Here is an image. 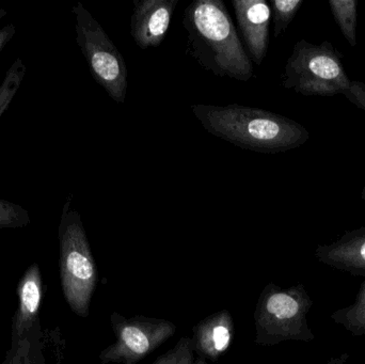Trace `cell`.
<instances>
[{
    "instance_id": "cell-1",
    "label": "cell",
    "mask_w": 365,
    "mask_h": 364,
    "mask_svg": "<svg viewBox=\"0 0 365 364\" xmlns=\"http://www.w3.org/2000/svg\"><path fill=\"white\" fill-rule=\"evenodd\" d=\"M186 53L217 77L248 81L255 76L233 19L221 0H195L182 13Z\"/></svg>"
},
{
    "instance_id": "cell-2",
    "label": "cell",
    "mask_w": 365,
    "mask_h": 364,
    "mask_svg": "<svg viewBox=\"0 0 365 364\" xmlns=\"http://www.w3.org/2000/svg\"><path fill=\"white\" fill-rule=\"evenodd\" d=\"M191 111L210 134L259 153H282L302 147L310 138L308 130L295 120L264 109L197 104Z\"/></svg>"
},
{
    "instance_id": "cell-3",
    "label": "cell",
    "mask_w": 365,
    "mask_h": 364,
    "mask_svg": "<svg viewBox=\"0 0 365 364\" xmlns=\"http://www.w3.org/2000/svg\"><path fill=\"white\" fill-rule=\"evenodd\" d=\"M312 306V298L302 284L281 288L270 282L255 307V343L274 346L287 341H313L315 335L308 323Z\"/></svg>"
},
{
    "instance_id": "cell-4",
    "label": "cell",
    "mask_w": 365,
    "mask_h": 364,
    "mask_svg": "<svg viewBox=\"0 0 365 364\" xmlns=\"http://www.w3.org/2000/svg\"><path fill=\"white\" fill-rule=\"evenodd\" d=\"M60 276L66 303L81 318L89 316L98 274L78 212L66 201L59 224Z\"/></svg>"
},
{
    "instance_id": "cell-5",
    "label": "cell",
    "mask_w": 365,
    "mask_h": 364,
    "mask_svg": "<svg viewBox=\"0 0 365 364\" xmlns=\"http://www.w3.org/2000/svg\"><path fill=\"white\" fill-rule=\"evenodd\" d=\"M342 59L329 41L321 44L298 41L285 64L282 85L304 96L344 95L353 80Z\"/></svg>"
},
{
    "instance_id": "cell-6",
    "label": "cell",
    "mask_w": 365,
    "mask_h": 364,
    "mask_svg": "<svg viewBox=\"0 0 365 364\" xmlns=\"http://www.w3.org/2000/svg\"><path fill=\"white\" fill-rule=\"evenodd\" d=\"M72 13L76 43L92 77L115 103L123 104L128 92V68L123 56L81 2L73 6Z\"/></svg>"
},
{
    "instance_id": "cell-7",
    "label": "cell",
    "mask_w": 365,
    "mask_h": 364,
    "mask_svg": "<svg viewBox=\"0 0 365 364\" xmlns=\"http://www.w3.org/2000/svg\"><path fill=\"white\" fill-rule=\"evenodd\" d=\"M110 323L117 341L101 353L104 364H137L177 333L170 321L143 316L128 318L113 312Z\"/></svg>"
},
{
    "instance_id": "cell-8",
    "label": "cell",
    "mask_w": 365,
    "mask_h": 364,
    "mask_svg": "<svg viewBox=\"0 0 365 364\" xmlns=\"http://www.w3.org/2000/svg\"><path fill=\"white\" fill-rule=\"evenodd\" d=\"M240 36L251 61L261 66L269 45L270 4L265 0H232Z\"/></svg>"
},
{
    "instance_id": "cell-9",
    "label": "cell",
    "mask_w": 365,
    "mask_h": 364,
    "mask_svg": "<svg viewBox=\"0 0 365 364\" xmlns=\"http://www.w3.org/2000/svg\"><path fill=\"white\" fill-rule=\"evenodd\" d=\"M178 4L179 0H134L130 36L139 48L160 46Z\"/></svg>"
},
{
    "instance_id": "cell-10",
    "label": "cell",
    "mask_w": 365,
    "mask_h": 364,
    "mask_svg": "<svg viewBox=\"0 0 365 364\" xmlns=\"http://www.w3.org/2000/svg\"><path fill=\"white\" fill-rule=\"evenodd\" d=\"M234 336L233 318L227 310H221L193 326V352L197 357L216 363L231 348Z\"/></svg>"
},
{
    "instance_id": "cell-11",
    "label": "cell",
    "mask_w": 365,
    "mask_h": 364,
    "mask_svg": "<svg viewBox=\"0 0 365 364\" xmlns=\"http://www.w3.org/2000/svg\"><path fill=\"white\" fill-rule=\"evenodd\" d=\"M315 258L332 269L365 277V227L346 231L336 241L317 246Z\"/></svg>"
},
{
    "instance_id": "cell-12",
    "label": "cell",
    "mask_w": 365,
    "mask_h": 364,
    "mask_svg": "<svg viewBox=\"0 0 365 364\" xmlns=\"http://www.w3.org/2000/svg\"><path fill=\"white\" fill-rule=\"evenodd\" d=\"M19 309L14 333L19 338L31 326L40 309L42 299V279L36 265L30 267L19 284Z\"/></svg>"
},
{
    "instance_id": "cell-13",
    "label": "cell",
    "mask_w": 365,
    "mask_h": 364,
    "mask_svg": "<svg viewBox=\"0 0 365 364\" xmlns=\"http://www.w3.org/2000/svg\"><path fill=\"white\" fill-rule=\"evenodd\" d=\"M331 320L355 337L365 336V281L357 293L356 301L349 307L334 311Z\"/></svg>"
},
{
    "instance_id": "cell-14",
    "label": "cell",
    "mask_w": 365,
    "mask_h": 364,
    "mask_svg": "<svg viewBox=\"0 0 365 364\" xmlns=\"http://www.w3.org/2000/svg\"><path fill=\"white\" fill-rule=\"evenodd\" d=\"M330 10L351 46L357 45L358 4L356 0H329Z\"/></svg>"
},
{
    "instance_id": "cell-15",
    "label": "cell",
    "mask_w": 365,
    "mask_h": 364,
    "mask_svg": "<svg viewBox=\"0 0 365 364\" xmlns=\"http://www.w3.org/2000/svg\"><path fill=\"white\" fill-rule=\"evenodd\" d=\"M302 4H304V0H272L270 1L274 38H279L287 31L289 24L295 19Z\"/></svg>"
},
{
    "instance_id": "cell-16",
    "label": "cell",
    "mask_w": 365,
    "mask_h": 364,
    "mask_svg": "<svg viewBox=\"0 0 365 364\" xmlns=\"http://www.w3.org/2000/svg\"><path fill=\"white\" fill-rule=\"evenodd\" d=\"M152 364H212L201 357H195L191 338H181L175 348L158 357Z\"/></svg>"
},
{
    "instance_id": "cell-17",
    "label": "cell",
    "mask_w": 365,
    "mask_h": 364,
    "mask_svg": "<svg viewBox=\"0 0 365 364\" xmlns=\"http://www.w3.org/2000/svg\"><path fill=\"white\" fill-rule=\"evenodd\" d=\"M29 222V213L23 207L0 199V229L23 228Z\"/></svg>"
},
{
    "instance_id": "cell-18",
    "label": "cell",
    "mask_w": 365,
    "mask_h": 364,
    "mask_svg": "<svg viewBox=\"0 0 365 364\" xmlns=\"http://www.w3.org/2000/svg\"><path fill=\"white\" fill-rule=\"evenodd\" d=\"M344 96L365 113V83L362 81H351V87L345 92Z\"/></svg>"
},
{
    "instance_id": "cell-19",
    "label": "cell",
    "mask_w": 365,
    "mask_h": 364,
    "mask_svg": "<svg viewBox=\"0 0 365 364\" xmlns=\"http://www.w3.org/2000/svg\"><path fill=\"white\" fill-rule=\"evenodd\" d=\"M15 33H16V27L13 24H9V25L0 28V53L4 51V47L10 43Z\"/></svg>"
},
{
    "instance_id": "cell-20",
    "label": "cell",
    "mask_w": 365,
    "mask_h": 364,
    "mask_svg": "<svg viewBox=\"0 0 365 364\" xmlns=\"http://www.w3.org/2000/svg\"><path fill=\"white\" fill-rule=\"evenodd\" d=\"M349 354L342 355L341 357H336V358H331L326 364H347L349 360Z\"/></svg>"
},
{
    "instance_id": "cell-21",
    "label": "cell",
    "mask_w": 365,
    "mask_h": 364,
    "mask_svg": "<svg viewBox=\"0 0 365 364\" xmlns=\"http://www.w3.org/2000/svg\"><path fill=\"white\" fill-rule=\"evenodd\" d=\"M6 14H8V12H6V10H4V9H0V19H2L4 16H6Z\"/></svg>"
},
{
    "instance_id": "cell-22",
    "label": "cell",
    "mask_w": 365,
    "mask_h": 364,
    "mask_svg": "<svg viewBox=\"0 0 365 364\" xmlns=\"http://www.w3.org/2000/svg\"><path fill=\"white\" fill-rule=\"evenodd\" d=\"M361 199H362V200L365 201V186H364V190H362Z\"/></svg>"
}]
</instances>
